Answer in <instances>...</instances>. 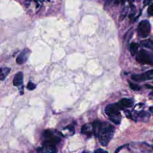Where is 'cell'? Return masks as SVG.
I'll list each match as a JSON object with an SVG mask.
<instances>
[{
	"mask_svg": "<svg viewBox=\"0 0 153 153\" xmlns=\"http://www.w3.org/2000/svg\"><path fill=\"white\" fill-rule=\"evenodd\" d=\"M111 1H112V0H106V4L109 5Z\"/></svg>",
	"mask_w": 153,
	"mask_h": 153,
	"instance_id": "obj_22",
	"label": "cell"
},
{
	"mask_svg": "<svg viewBox=\"0 0 153 153\" xmlns=\"http://www.w3.org/2000/svg\"><path fill=\"white\" fill-rule=\"evenodd\" d=\"M138 116L140 117L141 118H146L148 117L149 118L150 117V114L146 112H145V111H141V112H139L138 113Z\"/></svg>",
	"mask_w": 153,
	"mask_h": 153,
	"instance_id": "obj_15",
	"label": "cell"
},
{
	"mask_svg": "<svg viewBox=\"0 0 153 153\" xmlns=\"http://www.w3.org/2000/svg\"><path fill=\"white\" fill-rule=\"evenodd\" d=\"M151 1H152V0H144V6L147 5L148 4H149L150 3Z\"/></svg>",
	"mask_w": 153,
	"mask_h": 153,
	"instance_id": "obj_21",
	"label": "cell"
},
{
	"mask_svg": "<svg viewBox=\"0 0 153 153\" xmlns=\"http://www.w3.org/2000/svg\"><path fill=\"white\" fill-rule=\"evenodd\" d=\"M123 109L118 104H110L105 107V112L110 118V120L116 125L121 123V114L120 110Z\"/></svg>",
	"mask_w": 153,
	"mask_h": 153,
	"instance_id": "obj_2",
	"label": "cell"
},
{
	"mask_svg": "<svg viewBox=\"0 0 153 153\" xmlns=\"http://www.w3.org/2000/svg\"><path fill=\"white\" fill-rule=\"evenodd\" d=\"M121 3H122L124 4V3H125V2L126 1V0H121Z\"/></svg>",
	"mask_w": 153,
	"mask_h": 153,
	"instance_id": "obj_23",
	"label": "cell"
},
{
	"mask_svg": "<svg viewBox=\"0 0 153 153\" xmlns=\"http://www.w3.org/2000/svg\"><path fill=\"white\" fill-rule=\"evenodd\" d=\"M125 114H126V117H127V118H132V113L131 112H130L129 111H128V110H126V111H125Z\"/></svg>",
	"mask_w": 153,
	"mask_h": 153,
	"instance_id": "obj_18",
	"label": "cell"
},
{
	"mask_svg": "<svg viewBox=\"0 0 153 153\" xmlns=\"http://www.w3.org/2000/svg\"><path fill=\"white\" fill-rule=\"evenodd\" d=\"M81 133L88 136H91L93 133L92 131V125L90 124H86L83 126L81 128Z\"/></svg>",
	"mask_w": 153,
	"mask_h": 153,
	"instance_id": "obj_9",
	"label": "cell"
},
{
	"mask_svg": "<svg viewBox=\"0 0 153 153\" xmlns=\"http://www.w3.org/2000/svg\"><path fill=\"white\" fill-rule=\"evenodd\" d=\"M40 1H44V0H40Z\"/></svg>",
	"mask_w": 153,
	"mask_h": 153,
	"instance_id": "obj_26",
	"label": "cell"
},
{
	"mask_svg": "<svg viewBox=\"0 0 153 153\" xmlns=\"http://www.w3.org/2000/svg\"><path fill=\"white\" fill-rule=\"evenodd\" d=\"M150 95H152V96H153V90H152V92H151V93H150Z\"/></svg>",
	"mask_w": 153,
	"mask_h": 153,
	"instance_id": "obj_24",
	"label": "cell"
},
{
	"mask_svg": "<svg viewBox=\"0 0 153 153\" xmlns=\"http://www.w3.org/2000/svg\"><path fill=\"white\" fill-rule=\"evenodd\" d=\"M23 81H24V74L22 72H18L15 75L13 84L14 86H19L22 85Z\"/></svg>",
	"mask_w": 153,
	"mask_h": 153,
	"instance_id": "obj_7",
	"label": "cell"
},
{
	"mask_svg": "<svg viewBox=\"0 0 153 153\" xmlns=\"http://www.w3.org/2000/svg\"><path fill=\"white\" fill-rule=\"evenodd\" d=\"M101 125H102V122H101L100 121H99V120H96V121H94V123L92 125L93 133L96 137H97L99 130H100L101 127Z\"/></svg>",
	"mask_w": 153,
	"mask_h": 153,
	"instance_id": "obj_10",
	"label": "cell"
},
{
	"mask_svg": "<svg viewBox=\"0 0 153 153\" xmlns=\"http://www.w3.org/2000/svg\"><path fill=\"white\" fill-rule=\"evenodd\" d=\"M139 48V44L136 43H132L131 44V47H130V51L132 56H135L137 51Z\"/></svg>",
	"mask_w": 153,
	"mask_h": 153,
	"instance_id": "obj_13",
	"label": "cell"
},
{
	"mask_svg": "<svg viewBox=\"0 0 153 153\" xmlns=\"http://www.w3.org/2000/svg\"><path fill=\"white\" fill-rule=\"evenodd\" d=\"M122 108H131L133 105V101L131 99H122L118 103Z\"/></svg>",
	"mask_w": 153,
	"mask_h": 153,
	"instance_id": "obj_8",
	"label": "cell"
},
{
	"mask_svg": "<svg viewBox=\"0 0 153 153\" xmlns=\"http://www.w3.org/2000/svg\"><path fill=\"white\" fill-rule=\"evenodd\" d=\"M129 83V86L130 87H131V89L133 90H136V91H137V90H139L141 89V87L138 85H135V84L131 82V81H128Z\"/></svg>",
	"mask_w": 153,
	"mask_h": 153,
	"instance_id": "obj_14",
	"label": "cell"
},
{
	"mask_svg": "<svg viewBox=\"0 0 153 153\" xmlns=\"http://www.w3.org/2000/svg\"><path fill=\"white\" fill-rule=\"evenodd\" d=\"M10 68H0V81L3 80L6 77L7 75L10 72Z\"/></svg>",
	"mask_w": 153,
	"mask_h": 153,
	"instance_id": "obj_11",
	"label": "cell"
},
{
	"mask_svg": "<svg viewBox=\"0 0 153 153\" xmlns=\"http://www.w3.org/2000/svg\"><path fill=\"white\" fill-rule=\"evenodd\" d=\"M141 45L143 47H146L148 49L153 50V40L151 39H148L146 40H144L141 42Z\"/></svg>",
	"mask_w": 153,
	"mask_h": 153,
	"instance_id": "obj_12",
	"label": "cell"
},
{
	"mask_svg": "<svg viewBox=\"0 0 153 153\" xmlns=\"http://www.w3.org/2000/svg\"></svg>",
	"mask_w": 153,
	"mask_h": 153,
	"instance_id": "obj_28",
	"label": "cell"
},
{
	"mask_svg": "<svg viewBox=\"0 0 153 153\" xmlns=\"http://www.w3.org/2000/svg\"><path fill=\"white\" fill-rule=\"evenodd\" d=\"M136 59L141 64L153 65V55L145 50H142L137 53Z\"/></svg>",
	"mask_w": 153,
	"mask_h": 153,
	"instance_id": "obj_3",
	"label": "cell"
},
{
	"mask_svg": "<svg viewBox=\"0 0 153 153\" xmlns=\"http://www.w3.org/2000/svg\"><path fill=\"white\" fill-rule=\"evenodd\" d=\"M26 1H29V0H26Z\"/></svg>",
	"mask_w": 153,
	"mask_h": 153,
	"instance_id": "obj_27",
	"label": "cell"
},
{
	"mask_svg": "<svg viewBox=\"0 0 153 153\" xmlns=\"http://www.w3.org/2000/svg\"><path fill=\"white\" fill-rule=\"evenodd\" d=\"M30 53V50L28 49H25L23 50L19 55L16 58V62L19 65H22L26 62L28 60L29 55Z\"/></svg>",
	"mask_w": 153,
	"mask_h": 153,
	"instance_id": "obj_6",
	"label": "cell"
},
{
	"mask_svg": "<svg viewBox=\"0 0 153 153\" xmlns=\"http://www.w3.org/2000/svg\"><path fill=\"white\" fill-rule=\"evenodd\" d=\"M64 129H68L69 130V131H70V132H71L72 133H74V127L72 126V125H69V126H68L66 128H65Z\"/></svg>",
	"mask_w": 153,
	"mask_h": 153,
	"instance_id": "obj_19",
	"label": "cell"
},
{
	"mask_svg": "<svg viewBox=\"0 0 153 153\" xmlns=\"http://www.w3.org/2000/svg\"><path fill=\"white\" fill-rule=\"evenodd\" d=\"M147 12L150 16H153V3L149 5Z\"/></svg>",
	"mask_w": 153,
	"mask_h": 153,
	"instance_id": "obj_17",
	"label": "cell"
},
{
	"mask_svg": "<svg viewBox=\"0 0 153 153\" xmlns=\"http://www.w3.org/2000/svg\"><path fill=\"white\" fill-rule=\"evenodd\" d=\"M35 87H36L35 85L32 82H29L26 86V88L29 90H33L35 89Z\"/></svg>",
	"mask_w": 153,
	"mask_h": 153,
	"instance_id": "obj_16",
	"label": "cell"
},
{
	"mask_svg": "<svg viewBox=\"0 0 153 153\" xmlns=\"http://www.w3.org/2000/svg\"><path fill=\"white\" fill-rule=\"evenodd\" d=\"M114 127L110 123L104 122L102 123L101 127L97 135L99 141L101 145L106 147L111 140L114 133Z\"/></svg>",
	"mask_w": 153,
	"mask_h": 153,
	"instance_id": "obj_1",
	"label": "cell"
},
{
	"mask_svg": "<svg viewBox=\"0 0 153 153\" xmlns=\"http://www.w3.org/2000/svg\"></svg>",
	"mask_w": 153,
	"mask_h": 153,
	"instance_id": "obj_29",
	"label": "cell"
},
{
	"mask_svg": "<svg viewBox=\"0 0 153 153\" xmlns=\"http://www.w3.org/2000/svg\"><path fill=\"white\" fill-rule=\"evenodd\" d=\"M95 153H108V152H107L106 151L103 150V149H101V148H100V149L97 150L95 152Z\"/></svg>",
	"mask_w": 153,
	"mask_h": 153,
	"instance_id": "obj_20",
	"label": "cell"
},
{
	"mask_svg": "<svg viewBox=\"0 0 153 153\" xmlns=\"http://www.w3.org/2000/svg\"><path fill=\"white\" fill-rule=\"evenodd\" d=\"M137 34L142 38H145L149 35L151 31V25L148 20L141 21L137 26Z\"/></svg>",
	"mask_w": 153,
	"mask_h": 153,
	"instance_id": "obj_4",
	"label": "cell"
},
{
	"mask_svg": "<svg viewBox=\"0 0 153 153\" xmlns=\"http://www.w3.org/2000/svg\"><path fill=\"white\" fill-rule=\"evenodd\" d=\"M132 80L136 81H144L153 79V69L140 75H133L131 76Z\"/></svg>",
	"mask_w": 153,
	"mask_h": 153,
	"instance_id": "obj_5",
	"label": "cell"
},
{
	"mask_svg": "<svg viewBox=\"0 0 153 153\" xmlns=\"http://www.w3.org/2000/svg\"><path fill=\"white\" fill-rule=\"evenodd\" d=\"M129 1H135V0H129Z\"/></svg>",
	"mask_w": 153,
	"mask_h": 153,
	"instance_id": "obj_25",
	"label": "cell"
}]
</instances>
